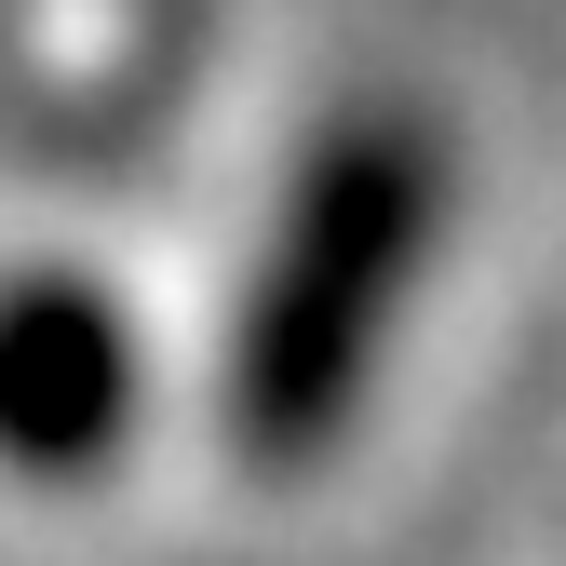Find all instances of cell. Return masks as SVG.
Instances as JSON below:
<instances>
[{
	"instance_id": "cell-1",
	"label": "cell",
	"mask_w": 566,
	"mask_h": 566,
	"mask_svg": "<svg viewBox=\"0 0 566 566\" xmlns=\"http://www.w3.org/2000/svg\"><path fill=\"white\" fill-rule=\"evenodd\" d=\"M432 217H446V163L391 108L337 122L297 163V189L270 217V256L243 283V324H230V432L270 472H297L350 432V405L378 378V337L418 297Z\"/></svg>"
},
{
	"instance_id": "cell-2",
	"label": "cell",
	"mask_w": 566,
	"mask_h": 566,
	"mask_svg": "<svg viewBox=\"0 0 566 566\" xmlns=\"http://www.w3.org/2000/svg\"><path fill=\"white\" fill-rule=\"evenodd\" d=\"M135 432V337L95 283H14L0 297V459L95 472Z\"/></svg>"
}]
</instances>
